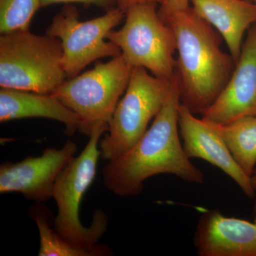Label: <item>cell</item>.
Instances as JSON below:
<instances>
[{
	"label": "cell",
	"mask_w": 256,
	"mask_h": 256,
	"mask_svg": "<svg viewBox=\"0 0 256 256\" xmlns=\"http://www.w3.org/2000/svg\"><path fill=\"white\" fill-rule=\"evenodd\" d=\"M180 101L178 82L151 127L129 150L108 162L102 170L104 185L121 197L139 196L144 182L153 176L172 174L203 184L205 176L186 156L178 133Z\"/></svg>",
	"instance_id": "cell-1"
},
{
	"label": "cell",
	"mask_w": 256,
	"mask_h": 256,
	"mask_svg": "<svg viewBox=\"0 0 256 256\" xmlns=\"http://www.w3.org/2000/svg\"><path fill=\"white\" fill-rule=\"evenodd\" d=\"M176 40L175 78L180 101L192 114H203L232 76L236 62L220 48L222 37L190 6L165 20Z\"/></svg>",
	"instance_id": "cell-2"
},
{
	"label": "cell",
	"mask_w": 256,
	"mask_h": 256,
	"mask_svg": "<svg viewBox=\"0 0 256 256\" xmlns=\"http://www.w3.org/2000/svg\"><path fill=\"white\" fill-rule=\"evenodd\" d=\"M108 129V126H101L92 131L84 150L60 172L52 197L57 205L54 224L56 232L70 244L88 250L106 246L98 242L107 229V216L102 210H96L90 226L87 227L80 222L79 210L86 192L95 180L101 156L99 143Z\"/></svg>",
	"instance_id": "cell-3"
},
{
	"label": "cell",
	"mask_w": 256,
	"mask_h": 256,
	"mask_svg": "<svg viewBox=\"0 0 256 256\" xmlns=\"http://www.w3.org/2000/svg\"><path fill=\"white\" fill-rule=\"evenodd\" d=\"M58 38L30 30L0 36V86L53 94L67 79Z\"/></svg>",
	"instance_id": "cell-4"
},
{
	"label": "cell",
	"mask_w": 256,
	"mask_h": 256,
	"mask_svg": "<svg viewBox=\"0 0 256 256\" xmlns=\"http://www.w3.org/2000/svg\"><path fill=\"white\" fill-rule=\"evenodd\" d=\"M132 68L120 54L67 78L53 95L78 114V131L89 137L96 128L108 126L127 89Z\"/></svg>",
	"instance_id": "cell-5"
},
{
	"label": "cell",
	"mask_w": 256,
	"mask_h": 256,
	"mask_svg": "<svg viewBox=\"0 0 256 256\" xmlns=\"http://www.w3.org/2000/svg\"><path fill=\"white\" fill-rule=\"evenodd\" d=\"M174 80L158 78L142 67L132 68L127 89L99 143L102 159L119 158L142 137L168 100Z\"/></svg>",
	"instance_id": "cell-6"
},
{
	"label": "cell",
	"mask_w": 256,
	"mask_h": 256,
	"mask_svg": "<svg viewBox=\"0 0 256 256\" xmlns=\"http://www.w3.org/2000/svg\"><path fill=\"white\" fill-rule=\"evenodd\" d=\"M156 3L131 6L124 26L107 38L117 45L132 68L142 67L158 78L172 80L176 73V40L171 26L162 20Z\"/></svg>",
	"instance_id": "cell-7"
},
{
	"label": "cell",
	"mask_w": 256,
	"mask_h": 256,
	"mask_svg": "<svg viewBox=\"0 0 256 256\" xmlns=\"http://www.w3.org/2000/svg\"><path fill=\"white\" fill-rule=\"evenodd\" d=\"M124 18L126 13L116 8L98 18L82 22L78 10L72 5H66L55 15L46 34L62 42V64L67 78L79 75L96 60L121 54L119 47L107 36Z\"/></svg>",
	"instance_id": "cell-8"
},
{
	"label": "cell",
	"mask_w": 256,
	"mask_h": 256,
	"mask_svg": "<svg viewBox=\"0 0 256 256\" xmlns=\"http://www.w3.org/2000/svg\"><path fill=\"white\" fill-rule=\"evenodd\" d=\"M78 146L68 140L60 149L48 148L38 156L0 166V193H20L26 200L45 202L53 197L60 172L74 158Z\"/></svg>",
	"instance_id": "cell-9"
},
{
	"label": "cell",
	"mask_w": 256,
	"mask_h": 256,
	"mask_svg": "<svg viewBox=\"0 0 256 256\" xmlns=\"http://www.w3.org/2000/svg\"><path fill=\"white\" fill-rule=\"evenodd\" d=\"M202 119L223 126L256 116V23L249 28L242 52L226 86Z\"/></svg>",
	"instance_id": "cell-10"
},
{
	"label": "cell",
	"mask_w": 256,
	"mask_h": 256,
	"mask_svg": "<svg viewBox=\"0 0 256 256\" xmlns=\"http://www.w3.org/2000/svg\"><path fill=\"white\" fill-rule=\"evenodd\" d=\"M178 128L186 156L198 158L216 166L233 180L248 198H254L252 178L240 168L224 140L214 128L197 118L186 106L180 104Z\"/></svg>",
	"instance_id": "cell-11"
},
{
	"label": "cell",
	"mask_w": 256,
	"mask_h": 256,
	"mask_svg": "<svg viewBox=\"0 0 256 256\" xmlns=\"http://www.w3.org/2000/svg\"><path fill=\"white\" fill-rule=\"evenodd\" d=\"M194 244L200 256H256V222L206 210L197 223Z\"/></svg>",
	"instance_id": "cell-12"
},
{
	"label": "cell",
	"mask_w": 256,
	"mask_h": 256,
	"mask_svg": "<svg viewBox=\"0 0 256 256\" xmlns=\"http://www.w3.org/2000/svg\"><path fill=\"white\" fill-rule=\"evenodd\" d=\"M192 9L212 25L236 64L246 33L256 23V4L246 0H190Z\"/></svg>",
	"instance_id": "cell-13"
},
{
	"label": "cell",
	"mask_w": 256,
	"mask_h": 256,
	"mask_svg": "<svg viewBox=\"0 0 256 256\" xmlns=\"http://www.w3.org/2000/svg\"><path fill=\"white\" fill-rule=\"evenodd\" d=\"M42 118L64 124L66 133L72 136L79 130L80 120L53 94L1 88L0 122L13 120Z\"/></svg>",
	"instance_id": "cell-14"
},
{
	"label": "cell",
	"mask_w": 256,
	"mask_h": 256,
	"mask_svg": "<svg viewBox=\"0 0 256 256\" xmlns=\"http://www.w3.org/2000/svg\"><path fill=\"white\" fill-rule=\"evenodd\" d=\"M212 126L224 140L240 168L252 176L256 165V116L242 118L223 126Z\"/></svg>",
	"instance_id": "cell-15"
},
{
	"label": "cell",
	"mask_w": 256,
	"mask_h": 256,
	"mask_svg": "<svg viewBox=\"0 0 256 256\" xmlns=\"http://www.w3.org/2000/svg\"><path fill=\"white\" fill-rule=\"evenodd\" d=\"M36 222L40 238V256H110V248L106 246L98 250H88L74 246L64 240L52 228L44 215L35 212Z\"/></svg>",
	"instance_id": "cell-16"
},
{
	"label": "cell",
	"mask_w": 256,
	"mask_h": 256,
	"mask_svg": "<svg viewBox=\"0 0 256 256\" xmlns=\"http://www.w3.org/2000/svg\"><path fill=\"white\" fill-rule=\"evenodd\" d=\"M40 8L41 0H0V33L30 30L32 18Z\"/></svg>",
	"instance_id": "cell-17"
},
{
	"label": "cell",
	"mask_w": 256,
	"mask_h": 256,
	"mask_svg": "<svg viewBox=\"0 0 256 256\" xmlns=\"http://www.w3.org/2000/svg\"><path fill=\"white\" fill-rule=\"evenodd\" d=\"M41 2L42 8L58 3H80L85 6L94 5L105 12L118 8V0H41Z\"/></svg>",
	"instance_id": "cell-18"
},
{
	"label": "cell",
	"mask_w": 256,
	"mask_h": 256,
	"mask_svg": "<svg viewBox=\"0 0 256 256\" xmlns=\"http://www.w3.org/2000/svg\"><path fill=\"white\" fill-rule=\"evenodd\" d=\"M190 0H163L158 9V14L165 21L174 13L190 8Z\"/></svg>",
	"instance_id": "cell-19"
},
{
	"label": "cell",
	"mask_w": 256,
	"mask_h": 256,
	"mask_svg": "<svg viewBox=\"0 0 256 256\" xmlns=\"http://www.w3.org/2000/svg\"><path fill=\"white\" fill-rule=\"evenodd\" d=\"M163 0H118V8L126 13L128 9L134 5L142 4V3H156L161 4Z\"/></svg>",
	"instance_id": "cell-20"
},
{
	"label": "cell",
	"mask_w": 256,
	"mask_h": 256,
	"mask_svg": "<svg viewBox=\"0 0 256 256\" xmlns=\"http://www.w3.org/2000/svg\"><path fill=\"white\" fill-rule=\"evenodd\" d=\"M250 178H252V188H254V193H255V195H254V207H252V218H254V220L256 222V169L254 170V172L250 176Z\"/></svg>",
	"instance_id": "cell-21"
},
{
	"label": "cell",
	"mask_w": 256,
	"mask_h": 256,
	"mask_svg": "<svg viewBox=\"0 0 256 256\" xmlns=\"http://www.w3.org/2000/svg\"><path fill=\"white\" fill-rule=\"evenodd\" d=\"M254 3L256 4V0H254Z\"/></svg>",
	"instance_id": "cell-22"
}]
</instances>
